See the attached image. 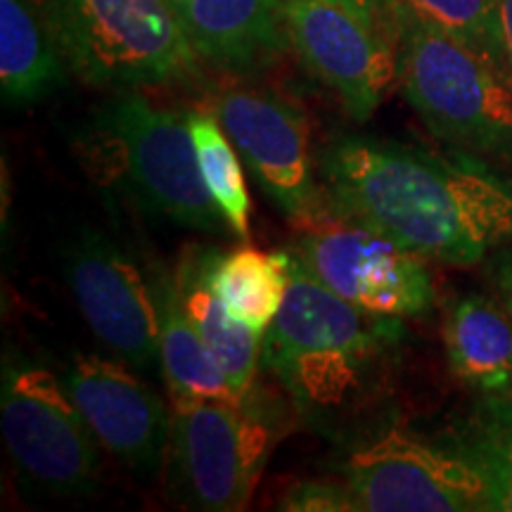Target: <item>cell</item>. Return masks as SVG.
I'll list each match as a JSON object with an SVG mask.
<instances>
[{
	"label": "cell",
	"mask_w": 512,
	"mask_h": 512,
	"mask_svg": "<svg viewBox=\"0 0 512 512\" xmlns=\"http://www.w3.org/2000/svg\"><path fill=\"white\" fill-rule=\"evenodd\" d=\"M318 181L325 207L427 261L475 266L512 247V181L477 157L342 136L320 155Z\"/></svg>",
	"instance_id": "6da1fadb"
},
{
	"label": "cell",
	"mask_w": 512,
	"mask_h": 512,
	"mask_svg": "<svg viewBox=\"0 0 512 512\" xmlns=\"http://www.w3.org/2000/svg\"><path fill=\"white\" fill-rule=\"evenodd\" d=\"M290 256V285L261 363L311 430L354 439L387 394L403 328L344 302Z\"/></svg>",
	"instance_id": "7a4b0ae2"
},
{
	"label": "cell",
	"mask_w": 512,
	"mask_h": 512,
	"mask_svg": "<svg viewBox=\"0 0 512 512\" xmlns=\"http://www.w3.org/2000/svg\"><path fill=\"white\" fill-rule=\"evenodd\" d=\"M399 88L434 136L463 155L512 164V72L494 55L396 5Z\"/></svg>",
	"instance_id": "3957f363"
},
{
	"label": "cell",
	"mask_w": 512,
	"mask_h": 512,
	"mask_svg": "<svg viewBox=\"0 0 512 512\" xmlns=\"http://www.w3.org/2000/svg\"><path fill=\"white\" fill-rule=\"evenodd\" d=\"M81 150L88 174L121 185L150 214L207 233L228 226L202 178L188 112L119 91L95 114Z\"/></svg>",
	"instance_id": "277c9868"
},
{
	"label": "cell",
	"mask_w": 512,
	"mask_h": 512,
	"mask_svg": "<svg viewBox=\"0 0 512 512\" xmlns=\"http://www.w3.org/2000/svg\"><path fill=\"white\" fill-rule=\"evenodd\" d=\"M64 60L86 83L114 91L197 74L181 17L166 0H46Z\"/></svg>",
	"instance_id": "5b68a950"
},
{
	"label": "cell",
	"mask_w": 512,
	"mask_h": 512,
	"mask_svg": "<svg viewBox=\"0 0 512 512\" xmlns=\"http://www.w3.org/2000/svg\"><path fill=\"white\" fill-rule=\"evenodd\" d=\"M283 422L256 389L240 403H171L166 475L174 498L204 512L245 510Z\"/></svg>",
	"instance_id": "8992f818"
},
{
	"label": "cell",
	"mask_w": 512,
	"mask_h": 512,
	"mask_svg": "<svg viewBox=\"0 0 512 512\" xmlns=\"http://www.w3.org/2000/svg\"><path fill=\"white\" fill-rule=\"evenodd\" d=\"M0 425L22 477L53 496L91 494L98 439L53 370L8 354L0 382Z\"/></svg>",
	"instance_id": "52a82bcc"
},
{
	"label": "cell",
	"mask_w": 512,
	"mask_h": 512,
	"mask_svg": "<svg viewBox=\"0 0 512 512\" xmlns=\"http://www.w3.org/2000/svg\"><path fill=\"white\" fill-rule=\"evenodd\" d=\"M339 472L361 512H491L475 467L401 425L358 432Z\"/></svg>",
	"instance_id": "ba28073f"
},
{
	"label": "cell",
	"mask_w": 512,
	"mask_h": 512,
	"mask_svg": "<svg viewBox=\"0 0 512 512\" xmlns=\"http://www.w3.org/2000/svg\"><path fill=\"white\" fill-rule=\"evenodd\" d=\"M294 259L344 302L380 318H413L434 304L427 259L366 223L325 207L297 223Z\"/></svg>",
	"instance_id": "9c48e42d"
},
{
	"label": "cell",
	"mask_w": 512,
	"mask_h": 512,
	"mask_svg": "<svg viewBox=\"0 0 512 512\" xmlns=\"http://www.w3.org/2000/svg\"><path fill=\"white\" fill-rule=\"evenodd\" d=\"M290 48L337 95L351 119L368 121L399 81L396 29L337 0H287Z\"/></svg>",
	"instance_id": "30bf717a"
},
{
	"label": "cell",
	"mask_w": 512,
	"mask_h": 512,
	"mask_svg": "<svg viewBox=\"0 0 512 512\" xmlns=\"http://www.w3.org/2000/svg\"><path fill=\"white\" fill-rule=\"evenodd\" d=\"M214 114L249 174L294 226L325 209L309 124L297 107L273 93L238 86L216 95Z\"/></svg>",
	"instance_id": "8fae6325"
},
{
	"label": "cell",
	"mask_w": 512,
	"mask_h": 512,
	"mask_svg": "<svg viewBox=\"0 0 512 512\" xmlns=\"http://www.w3.org/2000/svg\"><path fill=\"white\" fill-rule=\"evenodd\" d=\"M64 278L95 337L140 373L159 366V320L150 280L100 230L83 228L62 254Z\"/></svg>",
	"instance_id": "7c38bea8"
},
{
	"label": "cell",
	"mask_w": 512,
	"mask_h": 512,
	"mask_svg": "<svg viewBox=\"0 0 512 512\" xmlns=\"http://www.w3.org/2000/svg\"><path fill=\"white\" fill-rule=\"evenodd\" d=\"M64 384L98 444L140 477L166 463L171 408L155 389L112 358L76 354Z\"/></svg>",
	"instance_id": "4fadbf2b"
},
{
	"label": "cell",
	"mask_w": 512,
	"mask_h": 512,
	"mask_svg": "<svg viewBox=\"0 0 512 512\" xmlns=\"http://www.w3.org/2000/svg\"><path fill=\"white\" fill-rule=\"evenodd\" d=\"M287 0H190L181 22L202 62L230 74L271 67L285 48Z\"/></svg>",
	"instance_id": "5bb4252c"
},
{
	"label": "cell",
	"mask_w": 512,
	"mask_h": 512,
	"mask_svg": "<svg viewBox=\"0 0 512 512\" xmlns=\"http://www.w3.org/2000/svg\"><path fill=\"white\" fill-rule=\"evenodd\" d=\"M216 249L192 247L176 268V285L190 323L200 332L211 356L242 399L254 392L264 354V332H256L228 311L223 299L211 290L209 268Z\"/></svg>",
	"instance_id": "9a60e30c"
},
{
	"label": "cell",
	"mask_w": 512,
	"mask_h": 512,
	"mask_svg": "<svg viewBox=\"0 0 512 512\" xmlns=\"http://www.w3.org/2000/svg\"><path fill=\"white\" fill-rule=\"evenodd\" d=\"M159 320V370L171 403L181 401H245L228 382L216 358L190 323L181 304L176 275L155 266L150 275Z\"/></svg>",
	"instance_id": "2e32d148"
},
{
	"label": "cell",
	"mask_w": 512,
	"mask_h": 512,
	"mask_svg": "<svg viewBox=\"0 0 512 512\" xmlns=\"http://www.w3.org/2000/svg\"><path fill=\"white\" fill-rule=\"evenodd\" d=\"M451 373L479 394L512 392V313L505 302L467 294L444 320Z\"/></svg>",
	"instance_id": "e0dca14e"
},
{
	"label": "cell",
	"mask_w": 512,
	"mask_h": 512,
	"mask_svg": "<svg viewBox=\"0 0 512 512\" xmlns=\"http://www.w3.org/2000/svg\"><path fill=\"white\" fill-rule=\"evenodd\" d=\"M64 62L46 3L0 0V93L8 105L53 93L64 81Z\"/></svg>",
	"instance_id": "ac0fdd59"
},
{
	"label": "cell",
	"mask_w": 512,
	"mask_h": 512,
	"mask_svg": "<svg viewBox=\"0 0 512 512\" xmlns=\"http://www.w3.org/2000/svg\"><path fill=\"white\" fill-rule=\"evenodd\" d=\"M290 266L292 256L285 252L235 247L230 252H216L209 283L235 318L256 332H266L283 309Z\"/></svg>",
	"instance_id": "d6986e66"
},
{
	"label": "cell",
	"mask_w": 512,
	"mask_h": 512,
	"mask_svg": "<svg viewBox=\"0 0 512 512\" xmlns=\"http://www.w3.org/2000/svg\"><path fill=\"white\" fill-rule=\"evenodd\" d=\"M451 448L482 475L491 512H512V392L482 394Z\"/></svg>",
	"instance_id": "ffe728a7"
},
{
	"label": "cell",
	"mask_w": 512,
	"mask_h": 512,
	"mask_svg": "<svg viewBox=\"0 0 512 512\" xmlns=\"http://www.w3.org/2000/svg\"><path fill=\"white\" fill-rule=\"evenodd\" d=\"M188 126L202 178L207 183L211 197H214V204L219 207L228 228L240 240L247 242L252 238V228H249L252 200H249L240 152H235L233 140L223 131L221 121L216 119L214 112H188Z\"/></svg>",
	"instance_id": "44dd1931"
},
{
	"label": "cell",
	"mask_w": 512,
	"mask_h": 512,
	"mask_svg": "<svg viewBox=\"0 0 512 512\" xmlns=\"http://www.w3.org/2000/svg\"><path fill=\"white\" fill-rule=\"evenodd\" d=\"M396 5L505 62L498 0H396Z\"/></svg>",
	"instance_id": "7402d4cb"
},
{
	"label": "cell",
	"mask_w": 512,
	"mask_h": 512,
	"mask_svg": "<svg viewBox=\"0 0 512 512\" xmlns=\"http://www.w3.org/2000/svg\"><path fill=\"white\" fill-rule=\"evenodd\" d=\"M278 508L292 512H361L344 482H299L290 486Z\"/></svg>",
	"instance_id": "603a6c76"
},
{
	"label": "cell",
	"mask_w": 512,
	"mask_h": 512,
	"mask_svg": "<svg viewBox=\"0 0 512 512\" xmlns=\"http://www.w3.org/2000/svg\"><path fill=\"white\" fill-rule=\"evenodd\" d=\"M337 3L361 12L363 17L396 29V0H337Z\"/></svg>",
	"instance_id": "cb8c5ba5"
},
{
	"label": "cell",
	"mask_w": 512,
	"mask_h": 512,
	"mask_svg": "<svg viewBox=\"0 0 512 512\" xmlns=\"http://www.w3.org/2000/svg\"><path fill=\"white\" fill-rule=\"evenodd\" d=\"M494 280L501 299L512 313V247H505L496 252L494 259Z\"/></svg>",
	"instance_id": "d4e9b609"
},
{
	"label": "cell",
	"mask_w": 512,
	"mask_h": 512,
	"mask_svg": "<svg viewBox=\"0 0 512 512\" xmlns=\"http://www.w3.org/2000/svg\"><path fill=\"white\" fill-rule=\"evenodd\" d=\"M501 3V31H503V50L505 62L512 72V0H498Z\"/></svg>",
	"instance_id": "484cf974"
},
{
	"label": "cell",
	"mask_w": 512,
	"mask_h": 512,
	"mask_svg": "<svg viewBox=\"0 0 512 512\" xmlns=\"http://www.w3.org/2000/svg\"><path fill=\"white\" fill-rule=\"evenodd\" d=\"M166 3H169L171 8H174V12H176L178 17H183V12H185V8H188L190 0H166Z\"/></svg>",
	"instance_id": "4316f807"
}]
</instances>
